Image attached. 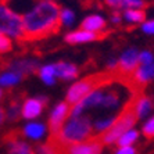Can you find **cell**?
Returning <instances> with one entry per match:
<instances>
[{
	"instance_id": "obj_1",
	"label": "cell",
	"mask_w": 154,
	"mask_h": 154,
	"mask_svg": "<svg viewBox=\"0 0 154 154\" xmlns=\"http://www.w3.org/2000/svg\"><path fill=\"white\" fill-rule=\"evenodd\" d=\"M61 7L51 0H39L22 15L24 42H36L57 33L61 28Z\"/></svg>"
},
{
	"instance_id": "obj_2",
	"label": "cell",
	"mask_w": 154,
	"mask_h": 154,
	"mask_svg": "<svg viewBox=\"0 0 154 154\" xmlns=\"http://www.w3.org/2000/svg\"><path fill=\"white\" fill-rule=\"evenodd\" d=\"M94 136L93 131V121L89 115H69V119L67 124L63 125V128L56 135H50L49 140L53 142L56 146L65 154L67 147L72 146L79 142H83L86 139Z\"/></svg>"
},
{
	"instance_id": "obj_3",
	"label": "cell",
	"mask_w": 154,
	"mask_h": 154,
	"mask_svg": "<svg viewBox=\"0 0 154 154\" xmlns=\"http://www.w3.org/2000/svg\"><path fill=\"white\" fill-rule=\"evenodd\" d=\"M118 81L117 75L112 71H104V72H97V74H92V75L82 78L81 81H76L74 85L71 86L67 92L65 100L69 106H75L76 103L82 100L83 97H86L92 90L101 88V86L110 85V83Z\"/></svg>"
},
{
	"instance_id": "obj_4",
	"label": "cell",
	"mask_w": 154,
	"mask_h": 154,
	"mask_svg": "<svg viewBox=\"0 0 154 154\" xmlns=\"http://www.w3.org/2000/svg\"><path fill=\"white\" fill-rule=\"evenodd\" d=\"M139 121L135 114L132 106V99L125 104V107L122 108L121 111L117 114V117L114 118L112 124L108 126L103 133L99 135V139L104 146H110V144H115V142L129 129H132L133 125Z\"/></svg>"
},
{
	"instance_id": "obj_5",
	"label": "cell",
	"mask_w": 154,
	"mask_h": 154,
	"mask_svg": "<svg viewBox=\"0 0 154 154\" xmlns=\"http://www.w3.org/2000/svg\"><path fill=\"white\" fill-rule=\"evenodd\" d=\"M0 35H6L17 42H24V22L7 0H0Z\"/></svg>"
},
{
	"instance_id": "obj_6",
	"label": "cell",
	"mask_w": 154,
	"mask_h": 154,
	"mask_svg": "<svg viewBox=\"0 0 154 154\" xmlns=\"http://www.w3.org/2000/svg\"><path fill=\"white\" fill-rule=\"evenodd\" d=\"M139 54L140 51L135 47H129L126 49L124 53L117 58V65H115V68L112 69L117 78H118L119 82H124L126 78L131 76L135 69L137 68V65H139ZM110 71V69H108Z\"/></svg>"
},
{
	"instance_id": "obj_7",
	"label": "cell",
	"mask_w": 154,
	"mask_h": 154,
	"mask_svg": "<svg viewBox=\"0 0 154 154\" xmlns=\"http://www.w3.org/2000/svg\"><path fill=\"white\" fill-rule=\"evenodd\" d=\"M21 131H11L3 136V144L7 149V154H36V150L22 140Z\"/></svg>"
},
{
	"instance_id": "obj_8",
	"label": "cell",
	"mask_w": 154,
	"mask_h": 154,
	"mask_svg": "<svg viewBox=\"0 0 154 154\" xmlns=\"http://www.w3.org/2000/svg\"><path fill=\"white\" fill-rule=\"evenodd\" d=\"M38 67H39V61L38 58H31V57H18V58H13V60H7L6 63H3L2 65V69H10V71H14L17 74L24 78V76H28L31 74L38 71Z\"/></svg>"
},
{
	"instance_id": "obj_9",
	"label": "cell",
	"mask_w": 154,
	"mask_h": 154,
	"mask_svg": "<svg viewBox=\"0 0 154 154\" xmlns=\"http://www.w3.org/2000/svg\"><path fill=\"white\" fill-rule=\"evenodd\" d=\"M69 114H71V106H69L67 101L58 103L57 106L54 107V110L51 111L50 117H49V124H47L50 135L58 133V131L63 128L65 119L69 117Z\"/></svg>"
},
{
	"instance_id": "obj_10",
	"label": "cell",
	"mask_w": 154,
	"mask_h": 154,
	"mask_svg": "<svg viewBox=\"0 0 154 154\" xmlns=\"http://www.w3.org/2000/svg\"><path fill=\"white\" fill-rule=\"evenodd\" d=\"M103 146L104 144L100 142V139L97 136H93L67 147L65 154H101Z\"/></svg>"
},
{
	"instance_id": "obj_11",
	"label": "cell",
	"mask_w": 154,
	"mask_h": 154,
	"mask_svg": "<svg viewBox=\"0 0 154 154\" xmlns=\"http://www.w3.org/2000/svg\"><path fill=\"white\" fill-rule=\"evenodd\" d=\"M47 99L46 97H32V99H25L22 103L21 117L25 119H33L38 118L42 114L43 108L46 107Z\"/></svg>"
},
{
	"instance_id": "obj_12",
	"label": "cell",
	"mask_w": 154,
	"mask_h": 154,
	"mask_svg": "<svg viewBox=\"0 0 154 154\" xmlns=\"http://www.w3.org/2000/svg\"><path fill=\"white\" fill-rule=\"evenodd\" d=\"M101 38V33H96V32H90L86 31L83 28L75 29L71 31L64 36V40L68 45H81V43H88V42H93Z\"/></svg>"
},
{
	"instance_id": "obj_13",
	"label": "cell",
	"mask_w": 154,
	"mask_h": 154,
	"mask_svg": "<svg viewBox=\"0 0 154 154\" xmlns=\"http://www.w3.org/2000/svg\"><path fill=\"white\" fill-rule=\"evenodd\" d=\"M81 28L86 29V31H90V32L103 33L104 29L107 28V21L100 14H90L82 20Z\"/></svg>"
},
{
	"instance_id": "obj_14",
	"label": "cell",
	"mask_w": 154,
	"mask_h": 154,
	"mask_svg": "<svg viewBox=\"0 0 154 154\" xmlns=\"http://www.w3.org/2000/svg\"><path fill=\"white\" fill-rule=\"evenodd\" d=\"M132 106H133V110H135V114H136L137 119H142L151 111L153 100H151L150 97L144 96L143 93H140L132 97Z\"/></svg>"
},
{
	"instance_id": "obj_15",
	"label": "cell",
	"mask_w": 154,
	"mask_h": 154,
	"mask_svg": "<svg viewBox=\"0 0 154 154\" xmlns=\"http://www.w3.org/2000/svg\"><path fill=\"white\" fill-rule=\"evenodd\" d=\"M104 3L115 11H124L129 10V8L144 10L149 6L147 0H104Z\"/></svg>"
},
{
	"instance_id": "obj_16",
	"label": "cell",
	"mask_w": 154,
	"mask_h": 154,
	"mask_svg": "<svg viewBox=\"0 0 154 154\" xmlns=\"http://www.w3.org/2000/svg\"><path fill=\"white\" fill-rule=\"evenodd\" d=\"M54 69H56V76L63 81H71L75 79L79 74V68L75 64L68 63V61H58L54 64Z\"/></svg>"
},
{
	"instance_id": "obj_17",
	"label": "cell",
	"mask_w": 154,
	"mask_h": 154,
	"mask_svg": "<svg viewBox=\"0 0 154 154\" xmlns=\"http://www.w3.org/2000/svg\"><path fill=\"white\" fill-rule=\"evenodd\" d=\"M122 20H125V22H128L131 25H137V24H142V22L146 21V11L140 10V8L124 10Z\"/></svg>"
},
{
	"instance_id": "obj_18",
	"label": "cell",
	"mask_w": 154,
	"mask_h": 154,
	"mask_svg": "<svg viewBox=\"0 0 154 154\" xmlns=\"http://www.w3.org/2000/svg\"><path fill=\"white\" fill-rule=\"evenodd\" d=\"M21 132L24 136H28L31 139H40L46 132V126L39 122H31L21 129Z\"/></svg>"
},
{
	"instance_id": "obj_19",
	"label": "cell",
	"mask_w": 154,
	"mask_h": 154,
	"mask_svg": "<svg viewBox=\"0 0 154 154\" xmlns=\"http://www.w3.org/2000/svg\"><path fill=\"white\" fill-rule=\"evenodd\" d=\"M22 79V76L20 74L14 71H10V69H4L2 74H0V86L3 88H11V86L17 85L20 81Z\"/></svg>"
},
{
	"instance_id": "obj_20",
	"label": "cell",
	"mask_w": 154,
	"mask_h": 154,
	"mask_svg": "<svg viewBox=\"0 0 154 154\" xmlns=\"http://www.w3.org/2000/svg\"><path fill=\"white\" fill-rule=\"evenodd\" d=\"M38 74H39L40 79L46 85H53L56 82V69H54V64H47L43 65V67H39L38 69Z\"/></svg>"
},
{
	"instance_id": "obj_21",
	"label": "cell",
	"mask_w": 154,
	"mask_h": 154,
	"mask_svg": "<svg viewBox=\"0 0 154 154\" xmlns=\"http://www.w3.org/2000/svg\"><path fill=\"white\" fill-rule=\"evenodd\" d=\"M21 110H22V99H11L8 104V111H6V115L10 121H18L21 118Z\"/></svg>"
},
{
	"instance_id": "obj_22",
	"label": "cell",
	"mask_w": 154,
	"mask_h": 154,
	"mask_svg": "<svg viewBox=\"0 0 154 154\" xmlns=\"http://www.w3.org/2000/svg\"><path fill=\"white\" fill-rule=\"evenodd\" d=\"M137 137H139V132L135 131V129H129V131H126V132L124 133L117 142H115V144H117L118 147L131 146V144H133L135 142H136Z\"/></svg>"
},
{
	"instance_id": "obj_23",
	"label": "cell",
	"mask_w": 154,
	"mask_h": 154,
	"mask_svg": "<svg viewBox=\"0 0 154 154\" xmlns=\"http://www.w3.org/2000/svg\"><path fill=\"white\" fill-rule=\"evenodd\" d=\"M60 21L61 26H72V24L75 22V13L71 8H61L60 11Z\"/></svg>"
},
{
	"instance_id": "obj_24",
	"label": "cell",
	"mask_w": 154,
	"mask_h": 154,
	"mask_svg": "<svg viewBox=\"0 0 154 154\" xmlns=\"http://www.w3.org/2000/svg\"><path fill=\"white\" fill-rule=\"evenodd\" d=\"M13 39L6 35H0V56L13 50Z\"/></svg>"
},
{
	"instance_id": "obj_25",
	"label": "cell",
	"mask_w": 154,
	"mask_h": 154,
	"mask_svg": "<svg viewBox=\"0 0 154 154\" xmlns=\"http://www.w3.org/2000/svg\"><path fill=\"white\" fill-rule=\"evenodd\" d=\"M142 132H143V135H144L146 139H149V140L154 139V115L143 125Z\"/></svg>"
},
{
	"instance_id": "obj_26",
	"label": "cell",
	"mask_w": 154,
	"mask_h": 154,
	"mask_svg": "<svg viewBox=\"0 0 154 154\" xmlns=\"http://www.w3.org/2000/svg\"><path fill=\"white\" fill-rule=\"evenodd\" d=\"M142 31L146 35H154V20H147L142 22Z\"/></svg>"
},
{
	"instance_id": "obj_27",
	"label": "cell",
	"mask_w": 154,
	"mask_h": 154,
	"mask_svg": "<svg viewBox=\"0 0 154 154\" xmlns=\"http://www.w3.org/2000/svg\"><path fill=\"white\" fill-rule=\"evenodd\" d=\"M115 154H136V150L131 146H125V147H118V150L115 151Z\"/></svg>"
},
{
	"instance_id": "obj_28",
	"label": "cell",
	"mask_w": 154,
	"mask_h": 154,
	"mask_svg": "<svg viewBox=\"0 0 154 154\" xmlns=\"http://www.w3.org/2000/svg\"><path fill=\"white\" fill-rule=\"evenodd\" d=\"M110 21L112 22V24H119V22H122V14L119 13V11H115L114 10V13L111 14V17H110Z\"/></svg>"
},
{
	"instance_id": "obj_29",
	"label": "cell",
	"mask_w": 154,
	"mask_h": 154,
	"mask_svg": "<svg viewBox=\"0 0 154 154\" xmlns=\"http://www.w3.org/2000/svg\"><path fill=\"white\" fill-rule=\"evenodd\" d=\"M6 117H7V115H6V111H4V108H2V107H0V125H2V124H3V122H4V119H6Z\"/></svg>"
},
{
	"instance_id": "obj_30",
	"label": "cell",
	"mask_w": 154,
	"mask_h": 154,
	"mask_svg": "<svg viewBox=\"0 0 154 154\" xmlns=\"http://www.w3.org/2000/svg\"><path fill=\"white\" fill-rule=\"evenodd\" d=\"M3 97V92H2V89H0V99Z\"/></svg>"
},
{
	"instance_id": "obj_31",
	"label": "cell",
	"mask_w": 154,
	"mask_h": 154,
	"mask_svg": "<svg viewBox=\"0 0 154 154\" xmlns=\"http://www.w3.org/2000/svg\"><path fill=\"white\" fill-rule=\"evenodd\" d=\"M51 2H53V0H51Z\"/></svg>"
},
{
	"instance_id": "obj_32",
	"label": "cell",
	"mask_w": 154,
	"mask_h": 154,
	"mask_svg": "<svg viewBox=\"0 0 154 154\" xmlns=\"http://www.w3.org/2000/svg\"><path fill=\"white\" fill-rule=\"evenodd\" d=\"M153 2H154V0H153Z\"/></svg>"
}]
</instances>
